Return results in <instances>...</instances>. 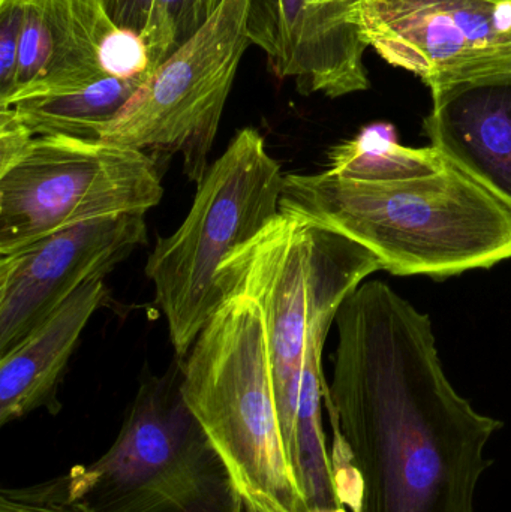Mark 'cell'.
<instances>
[{"instance_id": "30bf717a", "label": "cell", "mask_w": 511, "mask_h": 512, "mask_svg": "<svg viewBox=\"0 0 511 512\" xmlns=\"http://www.w3.org/2000/svg\"><path fill=\"white\" fill-rule=\"evenodd\" d=\"M147 243L144 215L104 216L0 255V357L78 288L101 280Z\"/></svg>"}, {"instance_id": "603a6c76", "label": "cell", "mask_w": 511, "mask_h": 512, "mask_svg": "<svg viewBox=\"0 0 511 512\" xmlns=\"http://www.w3.org/2000/svg\"><path fill=\"white\" fill-rule=\"evenodd\" d=\"M510 2H511V0H510Z\"/></svg>"}, {"instance_id": "2e32d148", "label": "cell", "mask_w": 511, "mask_h": 512, "mask_svg": "<svg viewBox=\"0 0 511 512\" xmlns=\"http://www.w3.org/2000/svg\"><path fill=\"white\" fill-rule=\"evenodd\" d=\"M225 0H156L149 24L143 33L152 72L179 50L207 21Z\"/></svg>"}, {"instance_id": "ffe728a7", "label": "cell", "mask_w": 511, "mask_h": 512, "mask_svg": "<svg viewBox=\"0 0 511 512\" xmlns=\"http://www.w3.org/2000/svg\"><path fill=\"white\" fill-rule=\"evenodd\" d=\"M33 138L35 135L11 107H0V174L20 161Z\"/></svg>"}, {"instance_id": "7c38bea8", "label": "cell", "mask_w": 511, "mask_h": 512, "mask_svg": "<svg viewBox=\"0 0 511 512\" xmlns=\"http://www.w3.org/2000/svg\"><path fill=\"white\" fill-rule=\"evenodd\" d=\"M116 27L107 0H24L14 92L0 107L71 92L108 77L101 48Z\"/></svg>"}, {"instance_id": "7a4b0ae2", "label": "cell", "mask_w": 511, "mask_h": 512, "mask_svg": "<svg viewBox=\"0 0 511 512\" xmlns=\"http://www.w3.org/2000/svg\"><path fill=\"white\" fill-rule=\"evenodd\" d=\"M281 212L330 228L395 276L446 279L511 258V213L434 146L372 123L318 174H287Z\"/></svg>"}, {"instance_id": "e0dca14e", "label": "cell", "mask_w": 511, "mask_h": 512, "mask_svg": "<svg viewBox=\"0 0 511 512\" xmlns=\"http://www.w3.org/2000/svg\"><path fill=\"white\" fill-rule=\"evenodd\" d=\"M0 512H96L87 507L60 475L32 486L3 489Z\"/></svg>"}, {"instance_id": "9a60e30c", "label": "cell", "mask_w": 511, "mask_h": 512, "mask_svg": "<svg viewBox=\"0 0 511 512\" xmlns=\"http://www.w3.org/2000/svg\"><path fill=\"white\" fill-rule=\"evenodd\" d=\"M105 77L90 86L51 96H33L9 105L35 137L99 140L149 78Z\"/></svg>"}, {"instance_id": "9c48e42d", "label": "cell", "mask_w": 511, "mask_h": 512, "mask_svg": "<svg viewBox=\"0 0 511 512\" xmlns=\"http://www.w3.org/2000/svg\"><path fill=\"white\" fill-rule=\"evenodd\" d=\"M363 38L431 92L511 75L510 0H357Z\"/></svg>"}, {"instance_id": "5bb4252c", "label": "cell", "mask_w": 511, "mask_h": 512, "mask_svg": "<svg viewBox=\"0 0 511 512\" xmlns=\"http://www.w3.org/2000/svg\"><path fill=\"white\" fill-rule=\"evenodd\" d=\"M110 301L104 279L78 288L12 351L0 357V426L36 409H60V379L93 313Z\"/></svg>"}, {"instance_id": "4fadbf2b", "label": "cell", "mask_w": 511, "mask_h": 512, "mask_svg": "<svg viewBox=\"0 0 511 512\" xmlns=\"http://www.w3.org/2000/svg\"><path fill=\"white\" fill-rule=\"evenodd\" d=\"M425 119L443 152L511 213V75L431 92Z\"/></svg>"}, {"instance_id": "6da1fadb", "label": "cell", "mask_w": 511, "mask_h": 512, "mask_svg": "<svg viewBox=\"0 0 511 512\" xmlns=\"http://www.w3.org/2000/svg\"><path fill=\"white\" fill-rule=\"evenodd\" d=\"M335 322L324 403L362 477V512H474L485 448L503 423L456 393L429 316L372 280Z\"/></svg>"}, {"instance_id": "44dd1931", "label": "cell", "mask_w": 511, "mask_h": 512, "mask_svg": "<svg viewBox=\"0 0 511 512\" xmlns=\"http://www.w3.org/2000/svg\"><path fill=\"white\" fill-rule=\"evenodd\" d=\"M156 0H107L108 12L122 29L143 36Z\"/></svg>"}, {"instance_id": "8fae6325", "label": "cell", "mask_w": 511, "mask_h": 512, "mask_svg": "<svg viewBox=\"0 0 511 512\" xmlns=\"http://www.w3.org/2000/svg\"><path fill=\"white\" fill-rule=\"evenodd\" d=\"M248 35L302 95L336 99L371 87L357 0H251Z\"/></svg>"}, {"instance_id": "52a82bcc", "label": "cell", "mask_w": 511, "mask_h": 512, "mask_svg": "<svg viewBox=\"0 0 511 512\" xmlns=\"http://www.w3.org/2000/svg\"><path fill=\"white\" fill-rule=\"evenodd\" d=\"M162 195L161 171L149 153L104 140L35 137L0 174V255L81 222L146 215Z\"/></svg>"}, {"instance_id": "d6986e66", "label": "cell", "mask_w": 511, "mask_h": 512, "mask_svg": "<svg viewBox=\"0 0 511 512\" xmlns=\"http://www.w3.org/2000/svg\"><path fill=\"white\" fill-rule=\"evenodd\" d=\"M23 24L24 0H0V105L14 92Z\"/></svg>"}, {"instance_id": "ac0fdd59", "label": "cell", "mask_w": 511, "mask_h": 512, "mask_svg": "<svg viewBox=\"0 0 511 512\" xmlns=\"http://www.w3.org/2000/svg\"><path fill=\"white\" fill-rule=\"evenodd\" d=\"M101 66L108 77L138 78L152 74L143 36L119 26L102 44Z\"/></svg>"}, {"instance_id": "3957f363", "label": "cell", "mask_w": 511, "mask_h": 512, "mask_svg": "<svg viewBox=\"0 0 511 512\" xmlns=\"http://www.w3.org/2000/svg\"><path fill=\"white\" fill-rule=\"evenodd\" d=\"M186 403L224 460L243 511L309 512L282 435L266 325L227 298L182 360Z\"/></svg>"}, {"instance_id": "7402d4cb", "label": "cell", "mask_w": 511, "mask_h": 512, "mask_svg": "<svg viewBox=\"0 0 511 512\" xmlns=\"http://www.w3.org/2000/svg\"><path fill=\"white\" fill-rule=\"evenodd\" d=\"M311 512H348L347 507L333 508V510H317Z\"/></svg>"}, {"instance_id": "277c9868", "label": "cell", "mask_w": 511, "mask_h": 512, "mask_svg": "<svg viewBox=\"0 0 511 512\" xmlns=\"http://www.w3.org/2000/svg\"><path fill=\"white\" fill-rule=\"evenodd\" d=\"M378 270H383L380 259L359 243L282 212L254 239L234 249L219 268L216 282L224 301L245 295L263 315L276 405L293 471L309 334L329 331L345 298Z\"/></svg>"}, {"instance_id": "5b68a950", "label": "cell", "mask_w": 511, "mask_h": 512, "mask_svg": "<svg viewBox=\"0 0 511 512\" xmlns=\"http://www.w3.org/2000/svg\"><path fill=\"white\" fill-rule=\"evenodd\" d=\"M96 512H242L224 460L189 408L182 360L158 376L143 367L113 445L66 474Z\"/></svg>"}, {"instance_id": "ba28073f", "label": "cell", "mask_w": 511, "mask_h": 512, "mask_svg": "<svg viewBox=\"0 0 511 512\" xmlns=\"http://www.w3.org/2000/svg\"><path fill=\"white\" fill-rule=\"evenodd\" d=\"M251 0H225L206 26L162 62L99 140L182 155L195 185L209 170L225 104L246 48Z\"/></svg>"}, {"instance_id": "8992f818", "label": "cell", "mask_w": 511, "mask_h": 512, "mask_svg": "<svg viewBox=\"0 0 511 512\" xmlns=\"http://www.w3.org/2000/svg\"><path fill=\"white\" fill-rule=\"evenodd\" d=\"M284 177L263 135L242 129L198 183L183 224L156 242L146 274L180 360L224 306L216 282L222 262L281 213Z\"/></svg>"}]
</instances>
